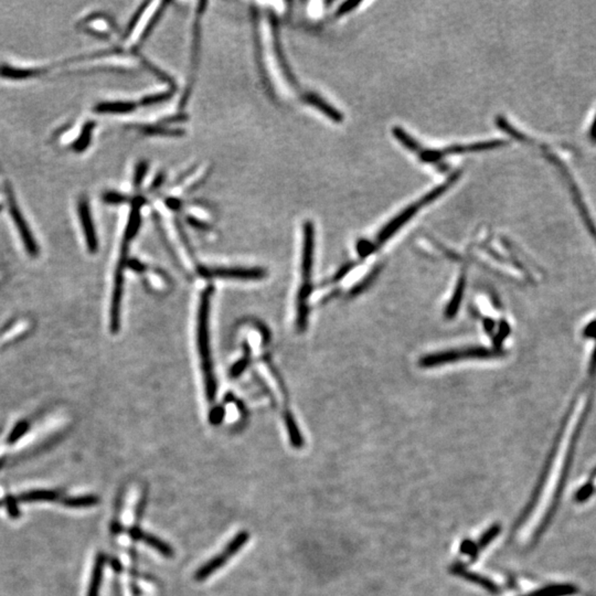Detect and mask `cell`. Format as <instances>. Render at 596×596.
Returning <instances> with one entry per match:
<instances>
[{
    "label": "cell",
    "instance_id": "27",
    "mask_svg": "<svg viewBox=\"0 0 596 596\" xmlns=\"http://www.w3.org/2000/svg\"><path fill=\"white\" fill-rule=\"evenodd\" d=\"M248 356H246L244 358L241 359L240 361L237 362V364H235L231 369L232 377L240 375L243 372V370L246 369V366H248Z\"/></svg>",
    "mask_w": 596,
    "mask_h": 596
},
{
    "label": "cell",
    "instance_id": "24",
    "mask_svg": "<svg viewBox=\"0 0 596 596\" xmlns=\"http://www.w3.org/2000/svg\"><path fill=\"white\" fill-rule=\"evenodd\" d=\"M498 533H499V527H494L491 528L490 530H488V531L481 537V539H480V548H481V546H487V544H488L489 542H490V541L493 540L497 535H498Z\"/></svg>",
    "mask_w": 596,
    "mask_h": 596
},
{
    "label": "cell",
    "instance_id": "28",
    "mask_svg": "<svg viewBox=\"0 0 596 596\" xmlns=\"http://www.w3.org/2000/svg\"><path fill=\"white\" fill-rule=\"evenodd\" d=\"M169 97H170V94L169 93L156 94V95H152V97H145L141 103L143 105L152 104V103L161 102V101Z\"/></svg>",
    "mask_w": 596,
    "mask_h": 596
},
{
    "label": "cell",
    "instance_id": "8",
    "mask_svg": "<svg viewBox=\"0 0 596 596\" xmlns=\"http://www.w3.org/2000/svg\"><path fill=\"white\" fill-rule=\"evenodd\" d=\"M6 195H7V200H8L9 211H10L11 218L14 220V224L18 228L20 237H21L22 242L25 244L26 250L28 253L30 254L31 257H37L39 254L38 246L36 241L33 239L31 235L30 229L26 222L23 215H21L19 207L17 206L16 199H14V192L11 189L8 182L6 183Z\"/></svg>",
    "mask_w": 596,
    "mask_h": 596
},
{
    "label": "cell",
    "instance_id": "21",
    "mask_svg": "<svg viewBox=\"0 0 596 596\" xmlns=\"http://www.w3.org/2000/svg\"><path fill=\"white\" fill-rule=\"evenodd\" d=\"M574 588L570 585H551L535 593V596H562L573 593Z\"/></svg>",
    "mask_w": 596,
    "mask_h": 596
},
{
    "label": "cell",
    "instance_id": "12",
    "mask_svg": "<svg viewBox=\"0 0 596 596\" xmlns=\"http://www.w3.org/2000/svg\"><path fill=\"white\" fill-rule=\"evenodd\" d=\"M44 69H20L10 66H0V77L12 79V80H23L29 77H38L44 73Z\"/></svg>",
    "mask_w": 596,
    "mask_h": 596
},
{
    "label": "cell",
    "instance_id": "32",
    "mask_svg": "<svg viewBox=\"0 0 596 596\" xmlns=\"http://www.w3.org/2000/svg\"><path fill=\"white\" fill-rule=\"evenodd\" d=\"M1 210H3V206H1V204H0V211H1Z\"/></svg>",
    "mask_w": 596,
    "mask_h": 596
},
{
    "label": "cell",
    "instance_id": "15",
    "mask_svg": "<svg viewBox=\"0 0 596 596\" xmlns=\"http://www.w3.org/2000/svg\"><path fill=\"white\" fill-rule=\"evenodd\" d=\"M136 104L132 102H105L97 105L94 110L97 113H130L135 110Z\"/></svg>",
    "mask_w": 596,
    "mask_h": 596
},
{
    "label": "cell",
    "instance_id": "6",
    "mask_svg": "<svg viewBox=\"0 0 596 596\" xmlns=\"http://www.w3.org/2000/svg\"><path fill=\"white\" fill-rule=\"evenodd\" d=\"M496 356V353L484 347L465 348L455 350L441 351L423 357L419 366L423 368L437 367L441 364H453L463 359H488Z\"/></svg>",
    "mask_w": 596,
    "mask_h": 596
},
{
    "label": "cell",
    "instance_id": "17",
    "mask_svg": "<svg viewBox=\"0 0 596 596\" xmlns=\"http://www.w3.org/2000/svg\"><path fill=\"white\" fill-rule=\"evenodd\" d=\"M284 419L285 423H286L287 432L290 436V444L295 448H301L304 446V439L297 424H296L295 419L292 417L290 412H285Z\"/></svg>",
    "mask_w": 596,
    "mask_h": 596
},
{
    "label": "cell",
    "instance_id": "9",
    "mask_svg": "<svg viewBox=\"0 0 596 596\" xmlns=\"http://www.w3.org/2000/svg\"><path fill=\"white\" fill-rule=\"evenodd\" d=\"M199 274L203 277H221V279L253 281V279H263L265 276V270L259 268H199Z\"/></svg>",
    "mask_w": 596,
    "mask_h": 596
},
{
    "label": "cell",
    "instance_id": "4",
    "mask_svg": "<svg viewBox=\"0 0 596 596\" xmlns=\"http://www.w3.org/2000/svg\"><path fill=\"white\" fill-rule=\"evenodd\" d=\"M310 221L304 224L303 257H301V286L297 297V328H306L308 301L312 292V270L314 261L315 231Z\"/></svg>",
    "mask_w": 596,
    "mask_h": 596
},
{
    "label": "cell",
    "instance_id": "11",
    "mask_svg": "<svg viewBox=\"0 0 596 596\" xmlns=\"http://www.w3.org/2000/svg\"><path fill=\"white\" fill-rule=\"evenodd\" d=\"M130 535L136 540L143 541L145 544L152 546L155 550H157L158 552H160L165 557H171L174 555L172 548L169 544L163 542V540L158 539L157 537H155V535H149V533H143L141 530L138 529H132L130 531Z\"/></svg>",
    "mask_w": 596,
    "mask_h": 596
},
{
    "label": "cell",
    "instance_id": "3",
    "mask_svg": "<svg viewBox=\"0 0 596 596\" xmlns=\"http://www.w3.org/2000/svg\"><path fill=\"white\" fill-rule=\"evenodd\" d=\"M393 135L400 141L404 146L408 147L411 152H415L419 159L425 163H435L441 158L447 157L450 155L467 154V152H484L490 149L498 148V147L507 145L505 141H488L481 143H469V145H453L443 149H426L423 148L417 141H414L411 136L408 135L400 127L393 128Z\"/></svg>",
    "mask_w": 596,
    "mask_h": 596
},
{
    "label": "cell",
    "instance_id": "10",
    "mask_svg": "<svg viewBox=\"0 0 596 596\" xmlns=\"http://www.w3.org/2000/svg\"><path fill=\"white\" fill-rule=\"evenodd\" d=\"M79 215H80L81 223H82L83 232H84L88 251L91 252V253H95V252H97V248H99V242H97V233H95V229H94L90 206H88L86 199H82L79 202Z\"/></svg>",
    "mask_w": 596,
    "mask_h": 596
},
{
    "label": "cell",
    "instance_id": "7",
    "mask_svg": "<svg viewBox=\"0 0 596 596\" xmlns=\"http://www.w3.org/2000/svg\"><path fill=\"white\" fill-rule=\"evenodd\" d=\"M248 538H250V535L246 531L237 533L235 538L232 539L231 542L226 546V549L223 550L222 553L215 555L209 562L206 563L203 566L199 568L196 574V579H199V581L206 579L211 574L215 573L217 570L222 568L235 553H237V552L242 549V546L248 542Z\"/></svg>",
    "mask_w": 596,
    "mask_h": 596
},
{
    "label": "cell",
    "instance_id": "2",
    "mask_svg": "<svg viewBox=\"0 0 596 596\" xmlns=\"http://www.w3.org/2000/svg\"><path fill=\"white\" fill-rule=\"evenodd\" d=\"M212 287H208L202 292L199 304L198 319H197V342L199 357L201 361L206 395L209 402H213L217 395V380L213 370L212 355L210 347L209 316Z\"/></svg>",
    "mask_w": 596,
    "mask_h": 596
},
{
    "label": "cell",
    "instance_id": "20",
    "mask_svg": "<svg viewBox=\"0 0 596 596\" xmlns=\"http://www.w3.org/2000/svg\"><path fill=\"white\" fill-rule=\"evenodd\" d=\"M58 494L52 490H33L26 493L20 497L22 501H40V500H54Z\"/></svg>",
    "mask_w": 596,
    "mask_h": 596
},
{
    "label": "cell",
    "instance_id": "19",
    "mask_svg": "<svg viewBox=\"0 0 596 596\" xmlns=\"http://www.w3.org/2000/svg\"><path fill=\"white\" fill-rule=\"evenodd\" d=\"M465 274L458 279L457 286H456L455 292L453 295L452 301L450 305L446 308V316L448 318L453 317L457 312L458 307L461 305V298H463L464 290H465Z\"/></svg>",
    "mask_w": 596,
    "mask_h": 596
},
{
    "label": "cell",
    "instance_id": "31",
    "mask_svg": "<svg viewBox=\"0 0 596 596\" xmlns=\"http://www.w3.org/2000/svg\"><path fill=\"white\" fill-rule=\"evenodd\" d=\"M588 137L592 143H596V115L594 117L593 123L590 125V130H588Z\"/></svg>",
    "mask_w": 596,
    "mask_h": 596
},
{
    "label": "cell",
    "instance_id": "23",
    "mask_svg": "<svg viewBox=\"0 0 596 596\" xmlns=\"http://www.w3.org/2000/svg\"><path fill=\"white\" fill-rule=\"evenodd\" d=\"M103 200L110 204H119L126 201L127 199L124 195L110 191V192L105 193L104 197H103Z\"/></svg>",
    "mask_w": 596,
    "mask_h": 596
},
{
    "label": "cell",
    "instance_id": "18",
    "mask_svg": "<svg viewBox=\"0 0 596 596\" xmlns=\"http://www.w3.org/2000/svg\"><path fill=\"white\" fill-rule=\"evenodd\" d=\"M95 123L94 121H86L77 141L72 145V148L77 152H82L88 148L91 143L92 132H93Z\"/></svg>",
    "mask_w": 596,
    "mask_h": 596
},
{
    "label": "cell",
    "instance_id": "14",
    "mask_svg": "<svg viewBox=\"0 0 596 596\" xmlns=\"http://www.w3.org/2000/svg\"><path fill=\"white\" fill-rule=\"evenodd\" d=\"M305 99H306L307 103H310V104L314 105L315 108H319L324 114H326V116H328L329 119H332V121H341V114H340L338 110H335L334 108H331V105L325 102L323 99H320L318 95L308 93L306 97H305Z\"/></svg>",
    "mask_w": 596,
    "mask_h": 596
},
{
    "label": "cell",
    "instance_id": "29",
    "mask_svg": "<svg viewBox=\"0 0 596 596\" xmlns=\"http://www.w3.org/2000/svg\"><path fill=\"white\" fill-rule=\"evenodd\" d=\"M27 423H21V424L18 425V426L14 428L12 434H11L10 439H9V441H10V443L16 441L17 439H19L20 436H21L22 434L25 433V430H27Z\"/></svg>",
    "mask_w": 596,
    "mask_h": 596
},
{
    "label": "cell",
    "instance_id": "22",
    "mask_svg": "<svg viewBox=\"0 0 596 596\" xmlns=\"http://www.w3.org/2000/svg\"><path fill=\"white\" fill-rule=\"evenodd\" d=\"M458 574H461L465 579H470L474 582H477V584L483 585L484 588H488L491 592L497 590L496 585L494 583L489 582L488 579L485 577H478L477 574L468 573V572L463 571L461 568H457L456 570Z\"/></svg>",
    "mask_w": 596,
    "mask_h": 596
},
{
    "label": "cell",
    "instance_id": "5",
    "mask_svg": "<svg viewBox=\"0 0 596 596\" xmlns=\"http://www.w3.org/2000/svg\"><path fill=\"white\" fill-rule=\"evenodd\" d=\"M128 243L130 241L124 239L121 243V253H119V262L116 266L115 276H114V288L112 294V303H110V330L112 332H117L121 324V296H123V287H124V272L128 262Z\"/></svg>",
    "mask_w": 596,
    "mask_h": 596
},
{
    "label": "cell",
    "instance_id": "25",
    "mask_svg": "<svg viewBox=\"0 0 596 596\" xmlns=\"http://www.w3.org/2000/svg\"><path fill=\"white\" fill-rule=\"evenodd\" d=\"M146 5L147 3H145V5H143L141 8H139V10L136 12L135 16L132 17V19L130 20V25H128V27H127L126 32H125V38H127V37L130 36V33L132 32V29H134V28H135V26L137 25V22L139 21V18H141L143 12H145V6Z\"/></svg>",
    "mask_w": 596,
    "mask_h": 596
},
{
    "label": "cell",
    "instance_id": "13",
    "mask_svg": "<svg viewBox=\"0 0 596 596\" xmlns=\"http://www.w3.org/2000/svg\"><path fill=\"white\" fill-rule=\"evenodd\" d=\"M141 202L138 199L132 202L130 218H128L126 231H125L124 239H126V240H132V237H135L136 233H137L139 226H141Z\"/></svg>",
    "mask_w": 596,
    "mask_h": 596
},
{
    "label": "cell",
    "instance_id": "26",
    "mask_svg": "<svg viewBox=\"0 0 596 596\" xmlns=\"http://www.w3.org/2000/svg\"><path fill=\"white\" fill-rule=\"evenodd\" d=\"M146 170L147 163H145V161H141V163L136 167L135 178H134L135 186L141 185V181H143V176L146 174Z\"/></svg>",
    "mask_w": 596,
    "mask_h": 596
},
{
    "label": "cell",
    "instance_id": "30",
    "mask_svg": "<svg viewBox=\"0 0 596 596\" xmlns=\"http://www.w3.org/2000/svg\"><path fill=\"white\" fill-rule=\"evenodd\" d=\"M223 419V410H222V408H217L211 412L210 421H211V423H213V424H218V423L221 422V419Z\"/></svg>",
    "mask_w": 596,
    "mask_h": 596
},
{
    "label": "cell",
    "instance_id": "1",
    "mask_svg": "<svg viewBox=\"0 0 596 596\" xmlns=\"http://www.w3.org/2000/svg\"><path fill=\"white\" fill-rule=\"evenodd\" d=\"M459 176H461V172H458L457 171L455 174L452 175L444 183H441L439 187H436L433 190H430V192L426 193L425 196H423L417 202L410 204L408 208L401 211L397 217L392 219L390 222H388L381 229V231L379 232L372 242L361 241V242L359 243L358 252L360 257H368L369 254L373 253L375 250H378L381 246H384V243L388 242L404 224L408 223L410 219L413 218L414 215H417L419 210L422 209L425 206H428L430 202H433L434 200L441 197L445 191L448 190V188L452 187L453 183L457 181Z\"/></svg>",
    "mask_w": 596,
    "mask_h": 596
},
{
    "label": "cell",
    "instance_id": "16",
    "mask_svg": "<svg viewBox=\"0 0 596 596\" xmlns=\"http://www.w3.org/2000/svg\"><path fill=\"white\" fill-rule=\"evenodd\" d=\"M103 568H104V555H99L94 564L88 596H99V588L102 583Z\"/></svg>",
    "mask_w": 596,
    "mask_h": 596
}]
</instances>
